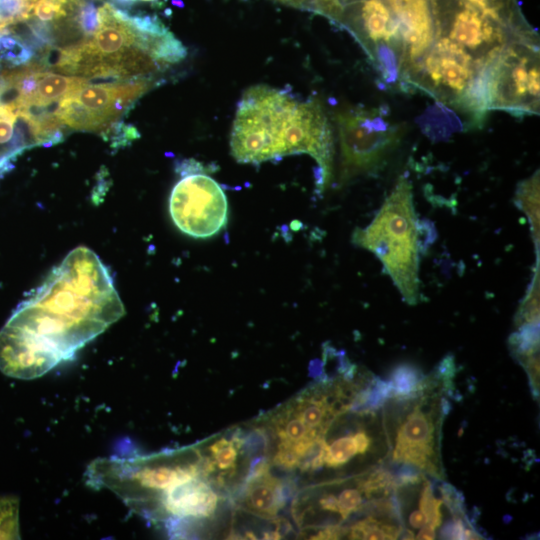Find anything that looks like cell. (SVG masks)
Here are the masks:
<instances>
[{"label": "cell", "instance_id": "1", "mask_svg": "<svg viewBox=\"0 0 540 540\" xmlns=\"http://www.w3.org/2000/svg\"><path fill=\"white\" fill-rule=\"evenodd\" d=\"M123 315L105 265L89 248H75L1 328L0 370L17 379L41 377Z\"/></svg>", "mask_w": 540, "mask_h": 540}, {"label": "cell", "instance_id": "2", "mask_svg": "<svg viewBox=\"0 0 540 540\" xmlns=\"http://www.w3.org/2000/svg\"><path fill=\"white\" fill-rule=\"evenodd\" d=\"M444 381L435 371L423 387L405 398H389L382 406L388 445L386 467H412L438 481L445 479L441 460V429L450 403Z\"/></svg>", "mask_w": 540, "mask_h": 540}, {"label": "cell", "instance_id": "3", "mask_svg": "<svg viewBox=\"0 0 540 540\" xmlns=\"http://www.w3.org/2000/svg\"><path fill=\"white\" fill-rule=\"evenodd\" d=\"M352 242L376 255L409 305L419 302L420 227L406 176L399 177L372 222L353 232Z\"/></svg>", "mask_w": 540, "mask_h": 540}, {"label": "cell", "instance_id": "4", "mask_svg": "<svg viewBox=\"0 0 540 540\" xmlns=\"http://www.w3.org/2000/svg\"><path fill=\"white\" fill-rule=\"evenodd\" d=\"M487 68L457 45L434 37L429 50L407 72L404 91L423 90L480 127L489 112Z\"/></svg>", "mask_w": 540, "mask_h": 540}, {"label": "cell", "instance_id": "5", "mask_svg": "<svg viewBox=\"0 0 540 540\" xmlns=\"http://www.w3.org/2000/svg\"><path fill=\"white\" fill-rule=\"evenodd\" d=\"M296 103L287 93L266 85L247 89L233 122L232 156L252 164L283 157L285 130Z\"/></svg>", "mask_w": 540, "mask_h": 540}, {"label": "cell", "instance_id": "6", "mask_svg": "<svg viewBox=\"0 0 540 540\" xmlns=\"http://www.w3.org/2000/svg\"><path fill=\"white\" fill-rule=\"evenodd\" d=\"M341 163L339 183L375 174L399 146L403 127L389 119L385 108L343 107L334 114Z\"/></svg>", "mask_w": 540, "mask_h": 540}, {"label": "cell", "instance_id": "7", "mask_svg": "<svg viewBox=\"0 0 540 540\" xmlns=\"http://www.w3.org/2000/svg\"><path fill=\"white\" fill-rule=\"evenodd\" d=\"M361 44L383 88L403 91L405 48L396 18L384 0H360L344 7L340 25Z\"/></svg>", "mask_w": 540, "mask_h": 540}, {"label": "cell", "instance_id": "8", "mask_svg": "<svg viewBox=\"0 0 540 540\" xmlns=\"http://www.w3.org/2000/svg\"><path fill=\"white\" fill-rule=\"evenodd\" d=\"M539 79V44L509 42L487 68L488 110H502L517 117L538 115Z\"/></svg>", "mask_w": 540, "mask_h": 540}, {"label": "cell", "instance_id": "9", "mask_svg": "<svg viewBox=\"0 0 540 540\" xmlns=\"http://www.w3.org/2000/svg\"><path fill=\"white\" fill-rule=\"evenodd\" d=\"M429 5L434 37L457 45L485 67L509 42L521 40L467 0H429Z\"/></svg>", "mask_w": 540, "mask_h": 540}, {"label": "cell", "instance_id": "10", "mask_svg": "<svg viewBox=\"0 0 540 540\" xmlns=\"http://www.w3.org/2000/svg\"><path fill=\"white\" fill-rule=\"evenodd\" d=\"M180 175L169 199L174 224L194 238L214 236L228 221V202L223 189L198 170Z\"/></svg>", "mask_w": 540, "mask_h": 540}, {"label": "cell", "instance_id": "11", "mask_svg": "<svg viewBox=\"0 0 540 540\" xmlns=\"http://www.w3.org/2000/svg\"><path fill=\"white\" fill-rule=\"evenodd\" d=\"M308 154L316 161V188L323 192L333 172V141L322 104L316 100L297 102L285 130L284 156Z\"/></svg>", "mask_w": 540, "mask_h": 540}, {"label": "cell", "instance_id": "12", "mask_svg": "<svg viewBox=\"0 0 540 540\" xmlns=\"http://www.w3.org/2000/svg\"><path fill=\"white\" fill-rule=\"evenodd\" d=\"M156 84V81L147 77L109 84H90L88 82L73 97L96 113L109 129Z\"/></svg>", "mask_w": 540, "mask_h": 540}, {"label": "cell", "instance_id": "13", "mask_svg": "<svg viewBox=\"0 0 540 540\" xmlns=\"http://www.w3.org/2000/svg\"><path fill=\"white\" fill-rule=\"evenodd\" d=\"M384 1L400 28L405 48V79L409 69L429 50L434 40L429 0Z\"/></svg>", "mask_w": 540, "mask_h": 540}, {"label": "cell", "instance_id": "14", "mask_svg": "<svg viewBox=\"0 0 540 540\" xmlns=\"http://www.w3.org/2000/svg\"><path fill=\"white\" fill-rule=\"evenodd\" d=\"M88 80L84 77L64 76L46 71L39 72L37 84L32 96L18 110L29 108H49L51 105L76 94Z\"/></svg>", "mask_w": 540, "mask_h": 540}, {"label": "cell", "instance_id": "15", "mask_svg": "<svg viewBox=\"0 0 540 540\" xmlns=\"http://www.w3.org/2000/svg\"><path fill=\"white\" fill-rule=\"evenodd\" d=\"M519 39L539 44L536 30L523 15L518 0H467Z\"/></svg>", "mask_w": 540, "mask_h": 540}, {"label": "cell", "instance_id": "16", "mask_svg": "<svg viewBox=\"0 0 540 540\" xmlns=\"http://www.w3.org/2000/svg\"><path fill=\"white\" fill-rule=\"evenodd\" d=\"M246 505L253 512L273 517L285 503L283 488L269 472L247 480Z\"/></svg>", "mask_w": 540, "mask_h": 540}, {"label": "cell", "instance_id": "17", "mask_svg": "<svg viewBox=\"0 0 540 540\" xmlns=\"http://www.w3.org/2000/svg\"><path fill=\"white\" fill-rule=\"evenodd\" d=\"M539 171L521 181L515 192V205L528 217L531 236L539 259L540 219H539Z\"/></svg>", "mask_w": 540, "mask_h": 540}, {"label": "cell", "instance_id": "18", "mask_svg": "<svg viewBox=\"0 0 540 540\" xmlns=\"http://www.w3.org/2000/svg\"><path fill=\"white\" fill-rule=\"evenodd\" d=\"M56 114L62 124L76 130L98 132L101 135L108 130V126L96 113L73 96L66 97L59 102Z\"/></svg>", "mask_w": 540, "mask_h": 540}, {"label": "cell", "instance_id": "19", "mask_svg": "<svg viewBox=\"0 0 540 540\" xmlns=\"http://www.w3.org/2000/svg\"><path fill=\"white\" fill-rule=\"evenodd\" d=\"M402 531L400 521L368 515L356 521L349 528L348 535L351 539H397Z\"/></svg>", "mask_w": 540, "mask_h": 540}, {"label": "cell", "instance_id": "20", "mask_svg": "<svg viewBox=\"0 0 540 540\" xmlns=\"http://www.w3.org/2000/svg\"><path fill=\"white\" fill-rule=\"evenodd\" d=\"M424 375L414 365L404 363L392 370L388 383L391 397L405 398L416 394L424 384Z\"/></svg>", "mask_w": 540, "mask_h": 540}, {"label": "cell", "instance_id": "21", "mask_svg": "<svg viewBox=\"0 0 540 540\" xmlns=\"http://www.w3.org/2000/svg\"><path fill=\"white\" fill-rule=\"evenodd\" d=\"M8 29L0 33V61L20 66L28 63L34 56L32 47L19 36L8 34Z\"/></svg>", "mask_w": 540, "mask_h": 540}, {"label": "cell", "instance_id": "22", "mask_svg": "<svg viewBox=\"0 0 540 540\" xmlns=\"http://www.w3.org/2000/svg\"><path fill=\"white\" fill-rule=\"evenodd\" d=\"M539 261L525 297L515 316L517 327L524 324L539 323Z\"/></svg>", "mask_w": 540, "mask_h": 540}, {"label": "cell", "instance_id": "23", "mask_svg": "<svg viewBox=\"0 0 540 540\" xmlns=\"http://www.w3.org/2000/svg\"><path fill=\"white\" fill-rule=\"evenodd\" d=\"M301 10L317 13L340 25L344 6L341 0H274Z\"/></svg>", "mask_w": 540, "mask_h": 540}, {"label": "cell", "instance_id": "24", "mask_svg": "<svg viewBox=\"0 0 540 540\" xmlns=\"http://www.w3.org/2000/svg\"><path fill=\"white\" fill-rule=\"evenodd\" d=\"M18 502L12 497L0 498V539L18 538Z\"/></svg>", "mask_w": 540, "mask_h": 540}, {"label": "cell", "instance_id": "25", "mask_svg": "<svg viewBox=\"0 0 540 540\" xmlns=\"http://www.w3.org/2000/svg\"><path fill=\"white\" fill-rule=\"evenodd\" d=\"M241 443L238 440L220 439L209 447L214 465L224 471L234 469Z\"/></svg>", "mask_w": 540, "mask_h": 540}, {"label": "cell", "instance_id": "26", "mask_svg": "<svg viewBox=\"0 0 540 540\" xmlns=\"http://www.w3.org/2000/svg\"><path fill=\"white\" fill-rule=\"evenodd\" d=\"M106 141H110V146L114 149L125 147L133 140L138 139L140 134L136 127L116 121L111 127L101 135Z\"/></svg>", "mask_w": 540, "mask_h": 540}, {"label": "cell", "instance_id": "27", "mask_svg": "<svg viewBox=\"0 0 540 540\" xmlns=\"http://www.w3.org/2000/svg\"><path fill=\"white\" fill-rule=\"evenodd\" d=\"M76 20L86 36L93 35L99 26L98 8L92 1L82 2Z\"/></svg>", "mask_w": 540, "mask_h": 540}, {"label": "cell", "instance_id": "28", "mask_svg": "<svg viewBox=\"0 0 540 540\" xmlns=\"http://www.w3.org/2000/svg\"><path fill=\"white\" fill-rule=\"evenodd\" d=\"M116 4L124 7L133 5L137 0H113Z\"/></svg>", "mask_w": 540, "mask_h": 540}, {"label": "cell", "instance_id": "29", "mask_svg": "<svg viewBox=\"0 0 540 540\" xmlns=\"http://www.w3.org/2000/svg\"><path fill=\"white\" fill-rule=\"evenodd\" d=\"M6 29H8V28H2V27H0V33L3 32V31H5Z\"/></svg>", "mask_w": 540, "mask_h": 540}, {"label": "cell", "instance_id": "30", "mask_svg": "<svg viewBox=\"0 0 540 540\" xmlns=\"http://www.w3.org/2000/svg\"><path fill=\"white\" fill-rule=\"evenodd\" d=\"M141 1L151 2V1H155V0H141Z\"/></svg>", "mask_w": 540, "mask_h": 540}]
</instances>
